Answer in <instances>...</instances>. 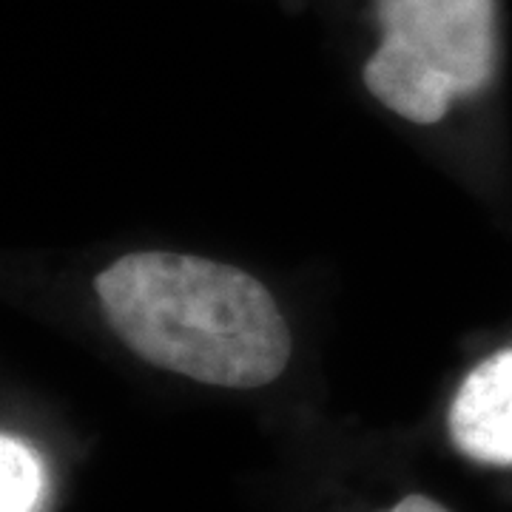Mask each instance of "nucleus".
<instances>
[{
    "label": "nucleus",
    "mask_w": 512,
    "mask_h": 512,
    "mask_svg": "<svg viewBox=\"0 0 512 512\" xmlns=\"http://www.w3.org/2000/svg\"><path fill=\"white\" fill-rule=\"evenodd\" d=\"M111 330L151 365L217 387L271 384L291 330L268 288L234 265L185 254H128L94 279Z\"/></svg>",
    "instance_id": "f257e3e1"
},
{
    "label": "nucleus",
    "mask_w": 512,
    "mask_h": 512,
    "mask_svg": "<svg viewBox=\"0 0 512 512\" xmlns=\"http://www.w3.org/2000/svg\"><path fill=\"white\" fill-rule=\"evenodd\" d=\"M382 46L365 66L379 103L419 126L439 123L456 97L495 72L493 0H379Z\"/></svg>",
    "instance_id": "f03ea898"
},
{
    "label": "nucleus",
    "mask_w": 512,
    "mask_h": 512,
    "mask_svg": "<svg viewBox=\"0 0 512 512\" xmlns=\"http://www.w3.org/2000/svg\"><path fill=\"white\" fill-rule=\"evenodd\" d=\"M450 436L481 464H512V348L484 359L458 387Z\"/></svg>",
    "instance_id": "7ed1b4c3"
},
{
    "label": "nucleus",
    "mask_w": 512,
    "mask_h": 512,
    "mask_svg": "<svg viewBox=\"0 0 512 512\" xmlns=\"http://www.w3.org/2000/svg\"><path fill=\"white\" fill-rule=\"evenodd\" d=\"M43 490L46 476L37 453L6 433L0 439V512H37Z\"/></svg>",
    "instance_id": "20e7f679"
},
{
    "label": "nucleus",
    "mask_w": 512,
    "mask_h": 512,
    "mask_svg": "<svg viewBox=\"0 0 512 512\" xmlns=\"http://www.w3.org/2000/svg\"><path fill=\"white\" fill-rule=\"evenodd\" d=\"M387 512H447L441 504H436L433 498H427V495H407L402 498L393 510Z\"/></svg>",
    "instance_id": "39448f33"
}]
</instances>
